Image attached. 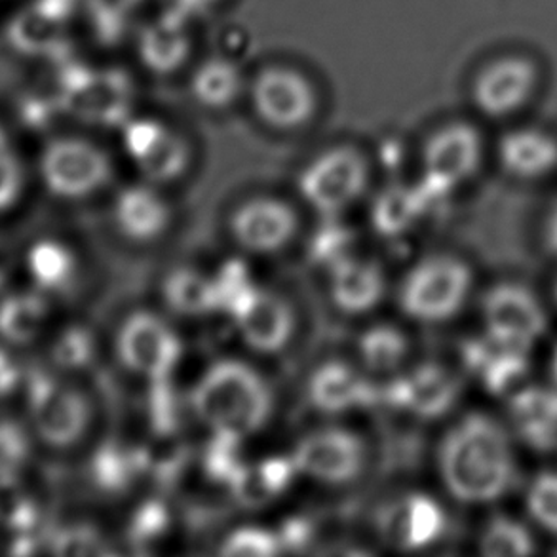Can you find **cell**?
Returning a JSON list of instances; mask_svg holds the SVG:
<instances>
[{"instance_id":"cell-1","label":"cell","mask_w":557,"mask_h":557,"mask_svg":"<svg viewBox=\"0 0 557 557\" xmlns=\"http://www.w3.org/2000/svg\"><path fill=\"white\" fill-rule=\"evenodd\" d=\"M185 407L210 440L244 445L271 426L278 399L261 360L226 355L198 371L188 386Z\"/></svg>"},{"instance_id":"cell-2","label":"cell","mask_w":557,"mask_h":557,"mask_svg":"<svg viewBox=\"0 0 557 557\" xmlns=\"http://www.w3.org/2000/svg\"><path fill=\"white\" fill-rule=\"evenodd\" d=\"M436 474L445 495L460 505H491L516 480L512 440L485 413H467L447 426L436 445Z\"/></svg>"},{"instance_id":"cell-3","label":"cell","mask_w":557,"mask_h":557,"mask_svg":"<svg viewBox=\"0 0 557 557\" xmlns=\"http://www.w3.org/2000/svg\"><path fill=\"white\" fill-rule=\"evenodd\" d=\"M307 213L294 193L246 190L226 206L221 231L244 261H276L307 240Z\"/></svg>"},{"instance_id":"cell-4","label":"cell","mask_w":557,"mask_h":557,"mask_svg":"<svg viewBox=\"0 0 557 557\" xmlns=\"http://www.w3.org/2000/svg\"><path fill=\"white\" fill-rule=\"evenodd\" d=\"M352 419H318L294 437L287 459L299 482L325 491H348L375 467V447Z\"/></svg>"},{"instance_id":"cell-5","label":"cell","mask_w":557,"mask_h":557,"mask_svg":"<svg viewBox=\"0 0 557 557\" xmlns=\"http://www.w3.org/2000/svg\"><path fill=\"white\" fill-rule=\"evenodd\" d=\"M375 177L370 152L348 141L325 145L297 168L295 198L318 219H343L368 203Z\"/></svg>"},{"instance_id":"cell-6","label":"cell","mask_w":557,"mask_h":557,"mask_svg":"<svg viewBox=\"0 0 557 557\" xmlns=\"http://www.w3.org/2000/svg\"><path fill=\"white\" fill-rule=\"evenodd\" d=\"M223 317L244 355L278 360L301 337V310L284 289L246 278L226 294Z\"/></svg>"},{"instance_id":"cell-7","label":"cell","mask_w":557,"mask_h":557,"mask_svg":"<svg viewBox=\"0 0 557 557\" xmlns=\"http://www.w3.org/2000/svg\"><path fill=\"white\" fill-rule=\"evenodd\" d=\"M472 286L474 274L462 257L430 251L394 278L392 302L406 324L436 327L459 317Z\"/></svg>"},{"instance_id":"cell-8","label":"cell","mask_w":557,"mask_h":557,"mask_svg":"<svg viewBox=\"0 0 557 557\" xmlns=\"http://www.w3.org/2000/svg\"><path fill=\"white\" fill-rule=\"evenodd\" d=\"M114 362L122 373L144 386L166 384L174 379L185 358L180 322L159 305L126 310L111 337Z\"/></svg>"},{"instance_id":"cell-9","label":"cell","mask_w":557,"mask_h":557,"mask_svg":"<svg viewBox=\"0 0 557 557\" xmlns=\"http://www.w3.org/2000/svg\"><path fill=\"white\" fill-rule=\"evenodd\" d=\"M246 99L257 121L276 134H299L317 122L322 107L317 83L302 69L274 63L248 81Z\"/></svg>"},{"instance_id":"cell-10","label":"cell","mask_w":557,"mask_h":557,"mask_svg":"<svg viewBox=\"0 0 557 557\" xmlns=\"http://www.w3.org/2000/svg\"><path fill=\"white\" fill-rule=\"evenodd\" d=\"M109 225L128 248H157L180 225L174 190L139 177L114 187L109 200Z\"/></svg>"},{"instance_id":"cell-11","label":"cell","mask_w":557,"mask_h":557,"mask_svg":"<svg viewBox=\"0 0 557 557\" xmlns=\"http://www.w3.org/2000/svg\"><path fill=\"white\" fill-rule=\"evenodd\" d=\"M122 151L136 177L174 190L195 168V149L182 129L159 119H137L122 132Z\"/></svg>"},{"instance_id":"cell-12","label":"cell","mask_w":557,"mask_h":557,"mask_svg":"<svg viewBox=\"0 0 557 557\" xmlns=\"http://www.w3.org/2000/svg\"><path fill=\"white\" fill-rule=\"evenodd\" d=\"M40 174L52 195L90 200L114 188L113 157L86 137H60L46 147Z\"/></svg>"},{"instance_id":"cell-13","label":"cell","mask_w":557,"mask_h":557,"mask_svg":"<svg viewBox=\"0 0 557 557\" xmlns=\"http://www.w3.org/2000/svg\"><path fill=\"white\" fill-rule=\"evenodd\" d=\"M543 78V67L533 55L498 53L475 69L470 81V101L487 119H510L535 101Z\"/></svg>"},{"instance_id":"cell-14","label":"cell","mask_w":557,"mask_h":557,"mask_svg":"<svg viewBox=\"0 0 557 557\" xmlns=\"http://www.w3.org/2000/svg\"><path fill=\"white\" fill-rule=\"evenodd\" d=\"M482 159L480 129L467 121L445 122L422 141L417 182L434 200H442L475 174Z\"/></svg>"},{"instance_id":"cell-15","label":"cell","mask_w":557,"mask_h":557,"mask_svg":"<svg viewBox=\"0 0 557 557\" xmlns=\"http://www.w3.org/2000/svg\"><path fill=\"white\" fill-rule=\"evenodd\" d=\"M324 272V292L337 317L366 322L376 317L384 302L392 299L394 278L383 259L350 249L327 264Z\"/></svg>"},{"instance_id":"cell-16","label":"cell","mask_w":557,"mask_h":557,"mask_svg":"<svg viewBox=\"0 0 557 557\" xmlns=\"http://www.w3.org/2000/svg\"><path fill=\"white\" fill-rule=\"evenodd\" d=\"M30 419L42 442L71 449L90 434L96 407L90 394L75 384L37 375L30 383Z\"/></svg>"},{"instance_id":"cell-17","label":"cell","mask_w":557,"mask_h":557,"mask_svg":"<svg viewBox=\"0 0 557 557\" xmlns=\"http://www.w3.org/2000/svg\"><path fill=\"white\" fill-rule=\"evenodd\" d=\"M447 529L444 506L421 491L386 498L373 516L376 543L394 552H422L440 543Z\"/></svg>"},{"instance_id":"cell-18","label":"cell","mask_w":557,"mask_h":557,"mask_svg":"<svg viewBox=\"0 0 557 557\" xmlns=\"http://www.w3.org/2000/svg\"><path fill=\"white\" fill-rule=\"evenodd\" d=\"M376 384L350 356L332 358L307 376L305 398L320 419H352L373 404Z\"/></svg>"},{"instance_id":"cell-19","label":"cell","mask_w":557,"mask_h":557,"mask_svg":"<svg viewBox=\"0 0 557 557\" xmlns=\"http://www.w3.org/2000/svg\"><path fill=\"white\" fill-rule=\"evenodd\" d=\"M388 404L414 421H436L451 411L460 396V376L440 362H411L384 383Z\"/></svg>"},{"instance_id":"cell-20","label":"cell","mask_w":557,"mask_h":557,"mask_svg":"<svg viewBox=\"0 0 557 557\" xmlns=\"http://www.w3.org/2000/svg\"><path fill=\"white\" fill-rule=\"evenodd\" d=\"M482 317L491 337L529 350L548 327L539 297L520 284H500L490 289L483 297Z\"/></svg>"},{"instance_id":"cell-21","label":"cell","mask_w":557,"mask_h":557,"mask_svg":"<svg viewBox=\"0 0 557 557\" xmlns=\"http://www.w3.org/2000/svg\"><path fill=\"white\" fill-rule=\"evenodd\" d=\"M159 307L175 322L206 320L221 314L223 295L218 272L188 263L168 269L160 278Z\"/></svg>"},{"instance_id":"cell-22","label":"cell","mask_w":557,"mask_h":557,"mask_svg":"<svg viewBox=\"0 0 557 557\" xmlns=\"http://www.w3.org/2000/svg\"><path fill=\"white\" fill-rule=\"evenodd\" d=\"M356 333L350 358L376 383H386L413 362V343L404 325L394 320H366Z\"/></svg>"},{"instance_id":"cell-23","label":"cell","mask_w":557,"mask_h":557,"mask_svg":"<svg viewBox=\"0 0 557 557\" xmlns=\"http://www.w3.org/2000/svg\"><path fill=\"white\" fill-rule=\"evenodd\" d=\"M432 202L436 200L419 182L394 183L384 190H373L368 198L371 226L383 240H401L413 233Z\"/></svg>"},{"instance_id":"cell-24","label":"cell","mask_w":557,"mask_h":557,"mask_svg":"<svg viewBox=\"0 0 557 557\" xmlns=\"http://www.w3.org/2000/svg\"><path fill=\"white\" fill-rule=\"evenodd\" d=\"M498 162L520 180H539L557 168V137L548 129L523 126L500 137Z\"/></svg>"},{"instance_id":"cell-25","label":"cell","mask_w":557,"mask_h":557,"mask_svg":"<svg viewBox=\"0 0 557 557\" xmlns=\"http://www.w3.org/2000/svg\"><path fill=\"white\" fill-rule=\"evenodd\" d=\"M465 363L487 391L505 392L520 381L529 363V348L495 339L485 333L465 350Z\"/></svg>"},{"instance_id":"cell-26","label":"cell","mask_w":557,"mask_h":557,"mask_svg":"<svg viewBox=\"0 0 557 557\" xmlns=\"http://www.w3.org/2000/svg\"><path fill=\"white\" fill-rule=\"evenodd\" d=\"M510 419L518 436L536 449L557 444V386H528L510 399Z\"/></svg>"},{"instance_id":"cell-27","label":"cell","mask_w":557,"mask_h":557,"mask_svg":"<svg viewBox=\"0 0 557 557\" xmlns=\"http://www.w3.org/2000/svg\"><path fill=\"white\" fill-rule=\"evenodd\" d=\"M67 0H37L7 27V42L22 53H50L58 48Z\"/></svg>"},{"instance_id":"cell-28","label":"cell","mask_w":557,"mask_h":557,"mask_svg":"<svg viewBox=\"0 0 557 557\" xmlns=\"http://www.w3.org/2000/svg\"><path fill=\"white\" fill-rule=\"evenodd\" d=\"M190 91L203 109L225 111L246 98L248 78L233 60L210 58L193 73Z\"/></svg>"},{"instance_id":"cell-29","label":"cell","mask_w":557,"mask_h":557,"mask_svg":"<svg viewBox=\"0 0 557 557\" xmlns=\"http://www.w3.org/2000/svg\"><path fill=\"white\" fill-rule=\"evenodd\" d=\"M46 318V302L37 295H15L0 305V335L12 343L37 337Z\"/></svg>"},{"instance_id":"cell-30","label":"cell","mask_w":557,"mask_h":557,"mask_svg":"<svg viewBox=\"0 0 557 557\" xmlns=\"http://www.w3.org/2000/svg\"><path fill=\"white\" fill-rule=\"evenodd\" d=\"M480 552L487 557H525L535 552V539L521 521L495 516L480 535Z\"/></svg>"},{"instance_id":"cell-31","label":"cell","mask_w":557,"mask_h":557,"mask_svg":"<svg viewBox=\"0 0 557 557\" xmlns=\"http://www.w3.org/2000/svg\"><path fill=\"white\" fill-rule=\"evenodd\" d=\"M29 267L40 286L60 289L73 278L76 259L65 246L42 242L30 251Z\"/></svg>"},{"instance_id":"cell-32","label":"cell","mask_w":557,"mask_h":557,"mask_svg":"<svg viewBox=\"0 0 557 557\" xmlns=\"http://www.w3.org/2000/svg\"><path fill=\"white\" fill-rule=\"evenodd\" d=\"M278 533L261 525L233 528L219 543V554L225 556H272L278 554Z\"/></svg>"},{"instance_id":"cell-33","label":"cell","mask_w":557,"mask_h":557,"mask_svg":"<svg viewBox=\"0 0 557 557\" xmlns=\"http://www.w3.org/2000/svg\"><path fill=\"white\" fill-rule=\"evenodd\" d=\"M525 506L539 528L557 535V472H543L533 478L525 493Z\"/></svg>"},{"instance_id":"cell-34","label":"cell","mask_w":557,"mask_h":557,"mask_svg":"<svg viewBox=\"0 0 557 557\" xmlns=\"http://www.w3.org/2000/svg\"><path fill=\"white\" fill-rule=\"evenodd\" d=\"M96 347L91 339L90 332L84 327H69L67 332L61 333L60 339L55 341L52 348L53 363L61 370H83L90 366Z\"/></svg>"},{"instance_id":"cell-35","label":"cell","mask_w":557,"mask_h":557,"mask_svg":"<svg viewBox=\"0 0 557 557\" xmlns=\"http://www.w3.org/2000/svg\"><path fill=\"white\" fill-rule=\"evenodd\" d=\"M29 453V442L12 422L0 424V483L14 482Z\"/></svg>"},{"instance_id":"cell-36","label":"cell","mask_w":557,"mask_h":557,"mask_svg":"<svg viewBox=\"0 0 557 557\" xmlns=\"http://www.w3.org/2000/svg\"><path fill=\"white\" fill-rule=\"evenodd\" d=\"M22 183V168L14 154L10 151L0 154V210L14 202L15 196L20 195Z\"/></svg>"},{"instance_id":"cell-37","label":"cell","mask_w":557,"mask_h":557,"mask_svg":"<svg viewBox=\"0 0 557 557\" xmlns=\"http://www.w3.org/2000/svg\"><path fill=\"white\" fill-rule=\"evenodd\" d=\"M20 84H22V71L17 67V61L12 58V53L4 52L0 48V96L15 90Z\"/></svg>"},{"instance_id":"cell-38","label":"cell","mask_w":557,"mask_h":557,"mask_svg":"<svg viewBox=\"0 0 557 557\" xmlns=\"http://www.w3.org/2000/svg\"><path fill=\"white\" fill-rule=\"evenodd\" d=\"M15 384V370L12 363L8 362L7 356L0 352V396H4L12 391Z\"/></svg>"},{"instance_id":"cell-39","label":"cell","mask_w":557,"mask_h":557,"mask_svg":"<svg viewBox=\"0 0 557 557\" xmlns=\"http://www.w3.org/2000/svg\"><path fill=\"white\" fill-rule=\"evenodd\" d=\"M8 267H10V253L7 246L0 242V282L7 276Z\"/></svg>"},{"instance_id":"cell-40","label":"cell","mask_w":557,"mask_h":557,"mask_svg":"<svg viewBox=\"0 0 557 557\" xmlns=\"http://www.w3.org/2000/svg\"><path fill=\"white\" fill-rule=\"evenodd\" d=\"M548 238H550L552 248L557 251V208L552 213L550 225H548Z\"/></svg>"},{"instance_id":"cell-41","label":"cell","mask_w":557,"mask_h":557,"mask_svg":"<svg viewBox=\"0 0 557 557\" xmlns=\"http://www.w3.org/2000/svg\"><path fill=\"white\" fill-rule=\"evenodd\" d=\"M552 376H554V386H557V347L554 350V355H552Z\"/></svg>"},{"instance_id":"cell-42","label":"cell","mask_w":557,"mask_h":557,"mask_svg":"<svg viewBox=\"0 0 557 557\" xmlns=\"http://www.w3.org/2000/svg\"><path fill=\"white\" fill-rule=\"evenodd\" d=\"M10 151V147H8V139L4 136V132L0 129V154H4V152Z\"/></svg>"},{"instance_id":"cell-43","label":"cell","mask_w":557,"mask_h":557,"mask_svg":"<svg viewBox=\"0 0 557 557\" xmlns=\"http://www.w3.org/2000/svg\"><path fill=\"white\" fill-rule=\"evenodd\" d=\"M556 297H557V284H556Z\"/></svg>"}]
</instances>
